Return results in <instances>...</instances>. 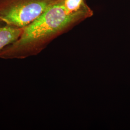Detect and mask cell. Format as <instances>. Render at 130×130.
Listing matches in <instances>:
<instances>
[{"mask_svg": "<svg viewBox=\"0 0 130 130\" xmlns=\"http://www.w3.org/2000/svg\"><path fill=\"white\" fill-rule=\"evenodd\" d=\"M63 1L52 6L24 28L19 39L0 52V58L24 59L36 56L54 39L93 14L87 4L76 13L67 14Z\"/></svg>", "mask_w": 130, "mask_h": 130, "instance_id": "cell-1", "label": "cell"}, {"mask_svg": "<svg viewBox=\"0 0 130 130\" xmlns=\"http://www.w3.org/2000/svg\"><path fill=\"white\" fill-rule=\"evenodd\" d=\"M62 0H0V20L24 28Z\"/></svg>", "mask_w": 130, "mask_h": 130, "instance_id": "cell-2", "label": "cell"}, {"mask_svg": "<svg viewBox=\"0 0 130 130\" xmlns=\"http://www.w3.org/2000/svg\"><path fill=\"white\" fill-rule=\"evenodd\" d=\"M23 30V28L14 27L0 20V52L15 42Z\"/></svg>", "mask_w": 130, "mask_h": 130, "instance_id": "cell-3", "label": "cell"}, {"mask_svg": "<svg viewBox=\"0 0 130 130\" xmlns=\"http://www.w3.org/2000/svg\"><path fill=\"white\" fill-rule=\"evenodd\" d=\"M86 4L84 0H64L63 1L65 11L68 14L79 11Z\"/></svg>", "mask_w": 130, "mask_h": 130, "instance_id": "cell-4", "label": "cell"}]
</instances>
